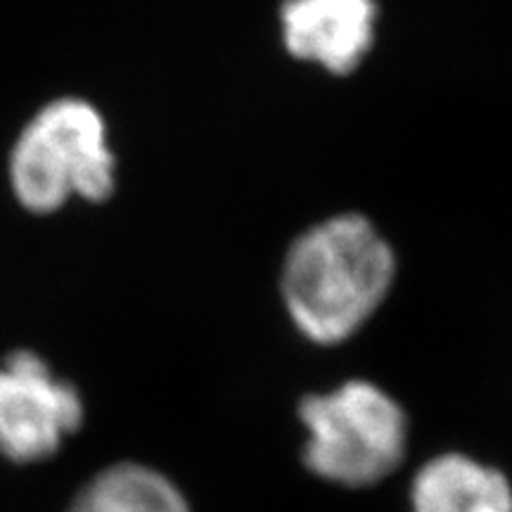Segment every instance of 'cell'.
<instances>
[{
  "mask_svg": "<svg viewBox=\"0 0 512 512\" xmlns=\"http://www.w3.org/2000/svg\"><path fill=\"white\" fill-rule=\"evenodd\" d=\"M396 280V254L373 221L356 211L304 230L283 261L285 309L304 337L342 344L380 309Z\"/></svg>",
  "mask_w": 512,
  "mask_h": 512,
  "instance_id": "cell-1",
  "label": "cell"
},
{
  "mask_svg": "<svg viewBox=\"0 0 512 512\" xmlns=\"http://www.w3.org/2000/svg\"><path fill=\"white\" fill-rule=\"evenodd\" d=\"M10 183L19 204L34 214L62 209L72 197L110 200L117 188V159L102 114L81 98L43 107L12 147Z\"/></svg>",
  "mask_w": 512,
  "mask_h": 512,
  "instance_id": "cell-2",
  "label": "cell"
},
{
  "mask_svg": "<svg viewBox=\"0 0 512 512\" xmlns=\"http://www.w3.org/2000/svg\"><path fill=\"white\" fill-rule=\"evenodd\" d=\"M309 430L304 463L332 484L373 486L406 456L408 420L384 389L351 380L330 394L306 396L299 408Z\"/></svg>",
  "mask_w": 512,
  "mask_h": 512,
  "instance_id": "cell-3",
  "label": "cell"
},
{
  "mask_svg": "<svg viewBox=\"0 0 512 512\" xmlns=\"http://www.w3.org/2000/svg\"><path fill=\"white\" fill-rule=\"evenodd\" d=\"M81 396L57 380L41 356L15 351L0 366V453L15 463L43 460L76 432Z\"/></svg>",
  "mask_w": 512,
  "mask_h": 512,
  "instance_id": "cell-4",
  "label": "cell"
},
{
  "mask_svg": "<svg viewBox=\"0 0 512 512\" xmlns=\"http://www.w3.org/2000/svg\"><path fill=\"white\" fill-rule=\"evenodd\" d=\"M377 17L375 0H285L280 29L294 60L347 76L373 48Z\"/></svg>",
  "mask_w": 512,
  "mask_h": 512,
  "instance_id": "cell-5",
  "label": "cell"
},
{
  "mask_svg": "<svg viewBox=\"0 0 512 512\" xmlns=\"http://www.w3.org/2000/svg\"><path fill=\"white\" fill-rule=\"evenodd\" d=\"M411 505L413 512H512V486L494 467L446 453L415 475Z\"/></svg>",
  "mask_w": 512,
  "mask_h": 512,
  "instance_id": "cell-6",
  "label": "cell"
},
{
  "mask_svg": "<svg viewBox=\"0 0 512 512\" xmlns=\"http://www.w3.org/2000/svg\"><path fill=\"white\" fill-rule=\"evenodd\" d=\"M69 512H190V505L164 475L121 463L83 486Z\"/></svg>",
  "mask_w": 512,
  "mask_h": 512,
  "instance_id": "cell-7",
  "label": "cell"
}]
</instances>
